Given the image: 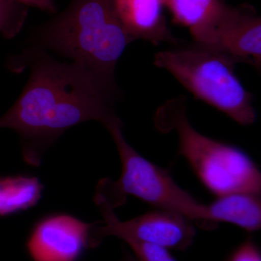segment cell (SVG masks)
<instances>
[{"label":"cell","instance_id":"6da1fadb","mask_svg":"<svg viewBox=\"0 0 261 261\" xmlns=\"http://www.w3.org/2000/svg\"><path fill=\"white\" fill-rule=\"evenodd\" d=\"M30 67L28 82L16 102L0 117V128L20 136L24 162L39 167L43 158L67 130L96 121L106 126L117 118L116 94L92 72L75 62H61L37 47L20 56Z\"/></svg>","mask_w":261,"mask_h":261},{"label":"cell","instance_id":"7a4b0ae2","mask_svg":"<svg viewBox=\"0 0 261 261\" xmlns=\"http://www.w3.org/2000/svg\"><path fill=\"white\" fill-rule=\"evenodd\" d=\"M35 47L83 65L113 93L115 70L135 39L117 12L116 0H71L63 12L34 29Z\"/></svg>","mask_w":261,"mask_h":261},{"label":"cell","instance_id":"3957f363","mask_svg":"<svg viewBox=\"0 0 261 261\" xmlns=\"http://www.w3.org/2000/svg\"><path fill=\"white\" fill-rule=\"evenodd\" d=\"M154 123L163 133L176 132L178 153L213 195L261 193V173L256 163L238 147L197 132L187 117L185 97L170 99L163 104L156 111Z\"/></svg>","mask_w":261,"mask_h":261},{"label":"cell","instance_id":"277c9868","mask_svg":"<svg viewBox=\"0 0 261 261\" xmlns=\"http://www.w3.org/2000/svg\"><path fill=\"white\" fill-rule=\"evenodd\" d=\"M154 63L173 75L195 97L214 106L243 126L255 123L252 94L235 73L238 60L210 46L195 42L161 51Z\"/></svg>","mask_w":261,"mask_h":261},{"label":"cell","instance_id":"5b68a950","mask_svg":"<svg viewBox=\"0 0 261 261\" xmlns=\"http://www.w3.org/2000/svg\"><path fill=\"white\" fill-rule=\"evenodd\" d=\"M119 118L105 126L109 132L121 159L122 171L118 179L99 180L94 196L101 197L113 209L126 202L134 196L157 209L179 213L197 227L214 229L207 219L206 205L199 202L176 183L171 173L141 155L127 142Z\"/></svg>","mask_w":261,"mask_h":261},{"label":"cell","instance_id":"8992f818","mask_svg":"<svg viewBox=\"0 0 261 261\" xmlns=\"http://www.w3.org/2000/svg\"><path fill=\"white\" fill-rule=\"evenodd\" d=\"M94 201L103 218L92 228L94 247L108 237H115L123 242L135 240L177 251H186L194 243L195 225L179 213L155 208L123 221L106 200L94 195Z\"/></svg>","mask_w":261,"mask_h":261},{"label":"cell","instance_id":"52a82bcc","mask_svg":"<svg viewBox=\"0 0 261 261\" xmlns=\"http://www.w3.org/2000/svg\"><path fill=\"white\" fill-rule=\"evenodd\" d=\"M94 224L67 213L44 215L31 228L25 250L32 261H79L94 248Z\"/></svg>","mask_w":261,"mask_h":261},{"label":"cell","instance_id":"ba28073f","mask_svg":"<svg viewBox=\"0 0 261 261\" xmlns=\"http://www.w3.org/2000/svg\"><path fill=\"white\" fill-rule=\"evenodd\" d=\"M240 61L260 69L261 18L248 4L225 3L207 44Z\"/></svg>","mask_w":261,"mask_h":261},{"label":"cell","instance_id":"9c48e42d","mask_svg":"<svg viewBox=\"0 0 261 261\" xmlns=\"http://www.w3.org/2000/svg\"><path fill=\"white\" fill-rule=\"evenodd\" d=\"M116 6L122 23L135 41L142 39L154 45L179 42L173 37L163 15L164 0H116Z\"/></svg>","mask_w":261,"mask_h":261},{"label":"cell","instance_id":"30bf717a","mask_svg":"<svg viewBox=\"0 0 261 261\" xmlns=\"http://www.w3.org/2000/svg\"><path fill=\"white\" fill-rule=\"evenodd\" d=\"M206 213L215 228L219 223L225 222L255 232L261 227L260 194L238 192L219 196L206 205Z\"/></svg>","mask_w":261,"mask_h":261},{"label":"cell","instance_id":"8fae6325","mask_svg":"<svg viewBox=\"0 0 261 261\" xmlns=\"http://www.w3.org/2000/svg\"><path fill=\"white\" fill-rule=\"evenodd\" d=\"M44 185L37 176L15 174L0 177V218L30 210L42 198Z\"/></svg>","mask_w":261,"mask_h":261},{"label":"cell","instance_id":"7c38bea8","mask_svg":"<svg viewBox=\"0 0 261 261\" xmlns=\"http://www.w3.org/2000/svg\"><path fill=\"white\" fill-rule=\"evenodd\" d=\"M222 3L221 0H164L176 23L190 29L192 38L211 23Z\"/></svg>","mask_w":261,"mask_h":261},{"label":"cell","instance_id":"4fadbf2b","mask_svg":"<svg viewBox=\"0 0 261 261\" xmlns=\"http://www.w3.org/2000/svg\"><path fill=\"white\" fill-rule=\"evenodd\" d=\"M28 8L10 0H0V33L3 37L10 39L18 35L28 16Z\"/></svg>","mask_w":261,"mask_h":261},{"label":"cell","instance_id":"5bb4252c","mask_svg":"<svg viewBox=\"0 0 261 261\" xmlns=\"http://www.w3.org/2000/svg\"><path fill=\"white\" fill-rule=\"evenodd\" d=\"M125 243L138 261H177L165 247L135 240H126Z\"/></svg>","mask_w":261,"mask_h":261},{"label":"cell","instance_id":"9a60e30c","mask_svg":"<svg viewBox=\"0 0 261 261\" xmlns=\"http://www.w3.org/2000/svg\"><path fill=\"white\" fill-rule=\"evenodd\" d=\"M227 261H261L258 247L252 238H248L235 249Z\"/></svg>","mask_w":261,"mask_h":261},{"label":"cell","instance_id":"2e32d148","mask_svg":"<svg viewBox=\"0 0 261 261\" xmlns=\"http://www.w3.org/2000/svg\"><path fill=\"white\" fill-rule=\"evenodd\" d=\"M27 7L37 8L50 14H56L57 8L55 0H10Z\"/></svg>","mask_w":261,"mask_h":261},{"label":"cell","instance_id":"e0dca14e","mask_svg":"<svg viewBox=\"0 0 261 261\" xmlns=\"http://www.w3.org/2000/svg\"><path fill=\"white\" fill-rule=\"evenodd\" d=\"M120 261H138V260L136 258L135 255H133L132 252H129L127 251V250H124V252H123V257H122L121 260Z\"/></svg>","mask_w":261,"mask_h":261},{"label":"cell","instance_id":"ac0fdd59","mask_svg":"<svg viewBox=\"0 0 261 261\" xmlns=\"http://www.w3.org/2000/svg\"><path fill=\"white\" fill-rule=\"evenodd\" d=\"M221 1L224 2L225 3V1H226V0H221Z\"/></svg>","mask_w":261,"mask_h":261}]
</instances>
